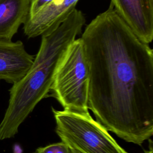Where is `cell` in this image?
I'll return each instance as SVG.
<instances>
[{"label": "cell", "instance_id": "9", "mask_svg": "<svg viewBox=\"0 0 153 153\" xmlns=\"http://www.w3.org/2000/svg\"><path fill=\"white\" fill-rule=\"evenodd\" d=\"M33 153H71L70 147L64 142L51 143L38 148Z\"/></svg>", "mask_w": 153, "mask_h": 153}, {"label": "cell", "instance_id": "8", "mask_svg": "<svg viewBox=\"0 0 153 153\" xmlns=\"http://www.w3.org/2000/svg\"><path fill=\"white\" fill-rule=\"evenodd\" d=\"M30 0H0V38L11 40L30 14Z\"/></svg>", "mask_w": 153, "mask_h": 153}, {"label": "cell", "instance_id": "13", "mask_svg": "<svg viewBox=\"0 0 153 153\" xmlns=\"http://www.w3.org/2000/svg\"><path fill=\"white\" fill-rule=\"evenodd\" d=\"M152 2H153V0H152Z\"/></svg>", "mask_w": 153, "mask_h": 153}, {"label": "cell", "instance_id": "5", "mask_svg": "<svg viewBox=\"0 0 153 153\" xmlns=\"http://www.w3.org/2000/svg\"><path fill=\"white\" fill-rule=\"evenodd\" d=\"M110 6L142 41H153L152 0H111Z\"/></svg>", "mask_w": 153, "mask_h": 153}, {"label": "cell", "instance_id": "12", "mask_svg": "<svg viewBox=\"0 0 153 153\" xmlns=\"http://www.w3.org/2000/svg\"><path fill=\"white\" fill-rule=\"evenodd\" d=\"M71 148V153H82V152L79 151L77 150V149H74V148Z\"/></svg>", "mask_w": 153, "mask_h": 153}, {"label": "cell", "instance_id": "6", "mask_svg": "<svg viewBox=\"0 0 153 153\" xmlns=\"http://www.w3.org/2000/svg\"><path fill=\"white\" fill-rule=\"evenodd\" d=\"M34 59L21 41L0 38V80L17 82L26 74Z\"/></svg>", "mask_w": 153, "mask_h": 153}, {"label": "cell", "instance_id": "7", "mask_svg": "<svg viewBox=\"0 0 153 153\" xmlns=\"http://www.w3.org/2000/svg\"><path fill=\"white\" fill-rule=\"evenodd\" d=\"M79 0H53L24 24V33L29 38H35L53 29L62 23L75 8Z\"/></svg>", "mask_w": 153, "mask_h": 153}, {"label": "cell", "instance_id": "3", "mask_svg": "<svg viewBox=\"0 0 153 153\" xmlns=\"http://www.w3.org/2000/svg\"><path fill=\"white\" fill-rule=\"evenodd\" d=\"M89 71L81 38L68 47L56 69L50 89L63 109L87 115Z\"/></svg>", "mask_w": 153, "mask_h": 153}, {"label": "cell", "instance_id": "4", "mask_svg": "<svg viewBox=\"0 0 153 153\" xmlns=\"http://www.w3.org/2000/svg\"><path fill=\"white\" fill-rule=\"evenodd\" d=\"M56 132L70 148L82 153H128L90 114L52 108Z\"/></svg>", "mask_w": 153, "mask_h": 153}, {"label": "cell", "instance_id": "14", "mask_svg": "<svg viewBox=\"0 0 153 153\" xmlns=\"http://www.w3.org/2000/svg\"><path fill=\"white\" fill-rule=\"evenodd\" d=\"M152 50H153V48H152Z\"/></svg>", "mask_w": 153, "mask_h": 153}, {"label": "cell", "instance_id": "2", "mask_svg": "<svg viewBox=\"0 0 153 153\" xmlns=\"http://www.w3.org/2000/svg\"><path fill=\"white\" fill-rule=\"evenodd\" d=\"M85 23L84 15L75 8L62 23L41 35L31 67L9 90L8 105L0 123V140L14 137L36 105L47 96L62 57Z\"/></svg>", "mask_w": 153, "mask_h": 153}, {"label": "cell", "instance_id": "10", "mask_svg": "<svg viewBox=\"0 0 153 153\" xmlns=\"http://www.w3.org/2000/svg\"><path fill=\"white\" fill-rule=\"evenodd\" d=\"M53 0H30V9L29 16H32L45 7Z\"/></svg>", "mask_w": 153, "mask_h": 153}, {"label": "cell", "instance_id": "1", "mask_svg": "<svg viewBox=\"0 0 153 153\" xmlns=\"http://www.w3.org/2000/svg\"><path fill=\"white\" fill-rule=\"evenodd\" d=\"M89 71L88 109L120 139L153 136V50L109 6L80 38Z\"/></svg>", "mask_w": 153, "mask_h": 153}, {"label": "cell", "instance_id": "11", "mask_svg": "<svg viewBox=\"0 0 153 153\" xmlns=\"http://www.w3.org/2000/svg\"><path fill=\"white\" fill-rule=\"evenodd\" d=\"M145 153H153V141L149 139L148 150L145 151Z\"/></svg>", "mask_w": 153, "mask_h": 153}]
</instances>
